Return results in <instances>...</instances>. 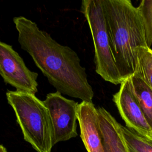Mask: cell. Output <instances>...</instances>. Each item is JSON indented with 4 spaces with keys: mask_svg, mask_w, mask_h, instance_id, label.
Returning <instances> with one entry per match:
<instances>
[{
    "mask_svg": "<svg viewBox=\"0 0 152 152\" xmlns=\"http://www.w3.org/2000/svg\"><path fill=\"white\" fill-rule=\"evenodd\" d=\"M137 60L135 71L152 90V49L140 48L136 49Z\"/></svg>",
    "mask_w": 152,
    "mask_h": 152,
    "instance_id": "obj_11",
    "label": "cell"
},
{
    "mask_svg": "<svg viewBox=\"0 0 152 152\" xmlns=\"http://www.w3.org/2000/svg\"><path fill=\"white\" fill-rule=\"evenodd\" d=\"M6 97L13 109L24 139L37 152H51L54 145L53 127L44 101L35 94L8 90Z\"/></svg>",
    "mask_w": 152,
    "mask_h": 152,
    "instance_id": "obj_3",
    "label": "cell"
},
{
    "mask_svg": "<svg viewBox=\"0 0 152 152\" xmlns=\"http://www.w3.org/2000/svg\"><path fill=\"white\" fill-rule=\"evenodd\" d=\"M147 139L149 140H150L151 141H152V132H151V133L150 134V135L148 137Z\"/></svg>",
    "mask_w": 152,
    "mask_h": 152,
    "instance_id": "obj_15",
    "label": "cell"
},
{
    "mask_svg": "<svg viewBox=\"0 0 152 152\" xmlns=\"http://www.w3.org/2000/svg\"><path fill=\"white\" fill-rule=\"evenodd\" d=\"M80 137L87 152H104L98 124L97 108L93 102L82 101L77 109Z\"/></svg>",
    "mask_w": 152,
    "mask_h": 152,
    "instance_id": "obj_8",
    "label": "cell"
},
{
    "mask_svg": "<svg viewBox=\"0 0 152 152\" xmlns=\"http://www.w3.org/2000/svg\"><path fill=\"white\" fill-rule=\"evenodd\" d=\"M102 3L112 52L124 81L135 71L136 49L148 47L142 18L130 0H102Z\"/></svg>",
    "mask_w": 152,
    "mask_h": 152,
    "instance_id": "obj_2",
    "label": "cell"
},
{
    "mask_svg": "<svg viewBox=\"0 0 152 152\" xmlns=\"http://www.w3.org/2000/svg\"><path fill=\"white\" fill-rule=\"evenodd\" d=\"M44 103L51 118L54 145L76 137L78 103L64 97L57 91L48 94Z\"/></svg>",
    "mask_w": 152,
    "mask_h": 152,
    "instance_id": "obj_6",
    "label": "cell"
},
{
    "mask_svg": "<svg viewBox=\"0 0 152 152\" xmlns=\"http://www.w3.org/2000/svg\"><path fill=\"white\" fill-rule=\"evenodd\" d=\"M0 152H8L7 148L2 144H0Z\"/></svg>",
    "mask_w": 152,
    "mask_h": 152,
    "instance_id": "obj_14",
    "label": "cell"
},
{
    "mask_svg": "<svg viewBox=\"0 0 152 152\" xmlns=\"http://www.w3.org/2000/svg\"><path fill=\"white\" fill-rule=\"evenodd\" d=\"M81 11L93 41L96 72L106 81L115 85L121 84L123 80L112 52L102 0H83Z\"/></svg>",
    "mask_w": 152,
    "mask_h": 152,
    "instance_id": "obj_4",
    "label": "cell"
},
{
    "mask_svg": "<svg viewBox=\"0 0 152 152\" xmlns=\"http://www.w3.org/2000/svg\"><path fill=\"white\" fill-rule=\"evenodd\" d=\"M13 22L21 49L28 53L57 91L92 102L94 92L77 53L69 46L58 43L31 20L18 16L14 17Z\"/></svg>",
    "mask_w": 152,
    "mask_h": 152,
    "instance_id": "obj_1",
    "label": "cell"
},
{
    "mask_svg": "<svg viewBox=\"0 0 152 152\" xmlns=\"http://www.w3.org/2000/svg\"><path fill=\"white\" fill-rule=\"evenodd\" d=\"M128 80L132 93L152 130V90L136 72Z\"/></svg>",
    "mask_w": 152,
    "mask_h": 152,
    "instance_id": "obj_10",
    "label": "cell"
},
{
    "mask_svg": "<svg viewBox=\"0 0 152 152\" xmlns=\"http://www.w3.org/2000/svg\"><path fill=\"white\" fill-rule=\"evenodd\" d=\"M0 75L17 91L36 94L38 74L30 71L12 46L0 40Z\"/></svg>",
    "mask_w": 152,
    "mask_h": 152,
    "instance_id": "obj_5",
    "label": "cell"
},
{
    "mask_svg": "<svg viewBox=\"0 0 152 152\" xmlns=\"http://www.w3.org/2000/svg\"><path fill=\"white\" fill-rule=\"evenodd\" d=\"M137 8L142 18L147 45H152V0H142Z\"/></svg>",
    "mask_w": 152,
    "mask_h": 152,
    "instance_id": "obj_13",
    "label": "cell"
},
{
    "mask_svg": "<svg viewBox=\"0 0 152 152\" xmlns=\"http://www.w3.org/2000/svg\"><path fill=\"white\" fill-rule=\"evenodd\" d=\"M113 101L126 127L147 138L152 130L132 93L128 78L121 83L119 91L113 96Z\"/></svg>",
    "mask_w": 152,
    "mask_h": 152,
    "instance_id": "obj_7",
    "label": "cell"
},
{
    "mask_svg": "<svg viewBox=\"0 0 152 152\" xmlns=\"http://www.w3.org/2000/svg\"><path fill=\"white\" fill-rule=\"evenodd\" d=\"M98 124L104 152H129L121 124L104 108H97Z\"/></svg>",
    "mask_w": 152,
    "mask_h": 152,
    "instance_id": "obj_9",
    "label": "cell"
},
{
    "mask_svg": "<svg viewBox=\"0 0 152 152\" xmlns=\"http://www.w3.org/2000/svg\"><path fill=\"white\" fill-rule=\"evenodd\" d=\"M121 129L129 152H152V141L122 125Z\"/></svg>",
    "mask_w": 152,
    "mask_h": 152,
    "instance_id": "obj_12",
    "label": "cell"
}]
</instances>
